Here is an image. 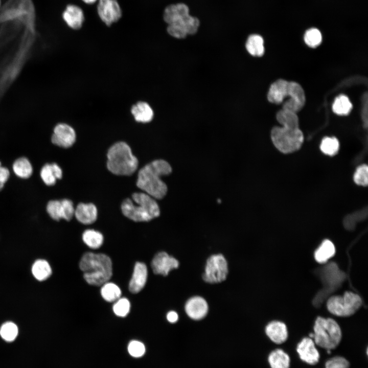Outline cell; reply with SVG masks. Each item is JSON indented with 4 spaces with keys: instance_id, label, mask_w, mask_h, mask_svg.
Listing matches in <instances>:
<instances>
[{
    "instance_id": "f6af8a7d",
    "label": "cell",
    "mask_w": 368,
    "mask_h": 368,
    "mask_svg": "<svg viewBox=\"0 0 368 368\" xmlns=\"http://www.w3.org/2000/svg\"><path fill=\"white\" fill-rule=\"evenodd\" d=\"M84 3L88 5L94 4L97 2L98 0H81Z\"/></svg>"
},
{
    "instance_id": "1f68e13d",
    "label": "cell",
    "mask_w": 368,
    "mask_h": 368,
    "mask_svg": "<svg viewBox=\"0 0 368 368\" xmlns=\"http://www.w3.org/2000/svg\"><path fill=\"white\" fill-rule=\"evenodd\" d=\"M352 108V104L348 97L344 95L337 97L332 104L333 111L341 116L347 115Z\"/></svg>"
},
{
    "instance_id": "ab89813d",
    "label": "cell",
    "mask_w": 368,
    "mask_h": 368,
    "mask_svg": "<svg viewBox=\"0 0 368 368\" xmlns=\"http://www.w3.org/2000/svg\"><path fill=\"white\" fill-rule=\"evenodd\" d=\"M128 351L131 356L138 358L142 357L145 353V347L141 341H131L128 346Z\"/></svg>"
},
{
    "instance_id": "ba28073f",
    "label": "cell",
    "mask_w": 368,
    "mask_h": 368,
    "mask_svg": "<svg viewBox=\"0 0 368 368\" xmlns=\"http://www.w3.org/2000/svg\"><path fill=\"white\" fill-rule=\"evenodd\" d=\"M228 273V265L221 254L213 255L207 261L202 278L209 283H217L224 281Z\"/></svg>"
},
{
    "instance_id": "52a82bcc",
    "label": "cell",
    "mask_w": 368,
    "mask_h": 368,
    "mask_svg": "<svg viewBox=\"0 0 368 368\" xmlns=\"http://www.w3.org/2000/svg\"><path fill=\"white\" fill-rule=\"evenodd\" d=\"M362 300L357 294L346 292L342 296H333L328 301V310L338 316H348L354 314L361 306Z\"/></svg>"
},
{
    "instance_id": "44dd1931",
    "label": "cell",
    "mask_w": 368,
    "mask_h": 368,
    "mask_svg": "<svg viewBox=\"0 0 368 368\" xmlns=\"http://www.w3.org/2000/svg\"><path fill=\"white\" fill-rule=\"evenodd\" d=\"M74 215L81 223L90 224L97 219V209L93 203H80L75 209Z\"/></svg>"
},
{
    "instance_id": "836d02e7",
    "label": "cell",
    "mask_w": 368,
    "mask_h": 368,
    "mask_svg": "<svg viewBox=\"0 0 368 368\" xmlns=\"http://www.w3.org/2000/svg\"><path fill=\"white\" fill-rule=\"evenodd\" d=\"M339 143L335 137H325L320 143V149L325 154L333 156L338 151Z\"/></svg>"
},
{
    "instance_id": "7c38bea8",
    "label": "cell",
    "mask_w": 368,
    "mask_h": 368,
    "mask_svg": "<svg viewBox=\"0 0 368 368\" xmlns=\"http://www.w3.org/2000/svg\"><path fill=\"white\" fill-rule=\"evenodd\" d=\"M76 140L74 129L65 123H59L55 126L51 136L52 143L60 147L66 148L71 147Z\"/></svg>"
},
{
    "instance_id": "484cf974",
    "label": "cell",
    "mask_w": 368,
    "mask_h": 368,
    "mask_svg": "<svg viewBox=\"0 0 368 368\" xmlns=\"http://www.w3.org/2000/svg\"><path fill=\"white\" fill-rule=\"evenodd\" d=\"M245 48L249 54L255 57H261L265 51L264 40L258 34L249 35L245 43Z\"/></svg>"
},
{
    "instance_id": "4fadbf2b",
    "label": "cell",
    "mask_w": 368,
    "mask_h": 368,
    "mask_svg": "<svg viewBox=\"0 0 368 368\" xmlns=\"http://www.w3.org/2000/svg\"><path fill=\"white\" fill-rule=\"evenodd\" d=\"M177 260L165 251L157 253L153 258L151 266L155 274L166 276L170 271L178 268Z\"/></svg>"
},
{
    "instance_id": "277c9868",
    "label": "cell",
    "mask_w": 368,
    "mask_h": 368,
    "mask_svg": "<svg viewBox=\"0 0 368 368\" xmlns=\"http://www.w3.org/2000/svg\"><path fill=\"white\" fill-rule=\"evenodd\" d=\"M139 162L129 145L123 142L115 143L107 152V167L118 175H130L137 169Z\"/></svg>"
},
{
    "instance_id": "5bb4252c",
    "label": "cell",
    "mask_w": 368,
    "mask_h": 368,
    "mask_svg": "<svg viewBox=\"0 0 368 368\" xmlns=\"http://www.w3.org/2000/svg\"><path fill=\"white\" fill-rule=\"evenodd\" d=\"M300 359L311 365H315L319 361L320 355L315 347V343L311 338H304L296 347Z\"/></svg>"
},
{
    "instance_id": "30bf717a",
    "label": "cell",
    "mask_w": 368,
    "mask_h": 368,
    "mask_svg": "<svg viewBox=\"0 0 368 368\" xmlns=\"http://www.w3.org/2000/svg\"><path fill=\"white\" fill-rule=\"evenodd\" d=\"M47 211L54 220L58 221L64 219L69 221L74 215L75 209L71 200L64 199L50 201L47 205Z\"/></svg>"
},
{
    "instance_id": "83f0119b",
    "label": "cell",
    "mask_w": 368,
    "mask_h": 368,
    "mask_svg": "<svg viewBox=\"0 0 368 368\" xmlns=\"http://www.w3.org/2000/svg\"><path fill=\"white\" fill-rule=\"evenodd\" d=\"M335 252L333 243L329 240H324L314 254L316 261L319 263H324L332 257Z\"/></svg>"
},
{
    "instance_id": "3957f363",
    "label": "cell",
    "mask_w": 368,
    "mask_h": 368,
    "mask_svg": "<svg viewBox=\"0 0 368 368\" xmlns=\"http://www.w3.org/2000/svg\"><path fill=\"white\" fill-rule=\"evenodd\" d=\"M121 210L124 216L135 222L149 221L160 215L155 199L145 192L134 193L132 199H125Z\"/></svg>"
},
{
    "instance_id": "7a4b0ae2",
    "label": "cell",
    "mask_w": 368,
    "mask_h": 368,
    "mask_svg": "<svg viewBox=\"0 0 368 368\" xmlns=\"http://www.w3.org/2000/svg\"><path fill=\"white\" fill-rule=\"evenodd\" d=\"M79 266L84 280L90 285L102 286L108 282L112 275L111 259L104 254L85 252L81 257Z\"/></svg>"
},
{
    "instance_id": "ee69618b",
    "label": "cell",
    "mask_w": 368,
    "mask_h": 368,
    "mask_svg": "<svg viewBox=\"0 0 368 368\" xmlns=\"http://www.w3.org/2000/svg\"><path fill=\"white\" fill-rule=\"evenodd\" d=\"M167 319L170 323H175L178 320V314L174 311H169L167 314Z\"/></svg>"
},
{
    "instance_id": "60d3db41",
    "label": "cell",
    "mask_w": 368,
    "mask_h": 368,
    "mask_svg": "<svg viewBox=\"0 0 368 368\" xmlns=\"http://www.w3.org/2000/svg\"><path fill=\"white\" fill-rule=\"evenodd\" d=\"M350 363L345 358L335 356L328 360L325 363V368H349Z\"/></svg>"
},
{
    "instance_id": "74e56055",
    "label": "cell",
    "mask_w": 368,
    "mask_h": 368,
    "mask_svg": "<svg viewBox=\"0 0 368 368\" xmlns=\"http://www.w3.org/2000/svg\"><path fill=\"white\" fill-rule=\"evenodd\" d=\"M167 31L168 34L177 39H183L188 34L180 21H177L168 25Z\"/></svg>"
},
{
    "instance_id": "bcb514c9",
    "label": "cell",
    "mask_w": 368,
    "mask_h": 368,
    "mask_svg": "<svg viewBox=\"0 0 368 368\" xmlns=\"http://www.w3.org/2000/svg\"><path fill=\"white\" fill-rule=\"evenodd\" d=\"M4 186V184L0 181V190H2Z\"/></svg>"
},
{
    "instance_id": "6da1fadb",
    "label": "cell",
    "mask_w": 368,
    "mask_h": 368,
    "mask_svg": "<svg viewBox=\"0 0 368 368\" xmlns=\"http://www.w3.org/2000/svg\"><path fill=\"white\" fill-rule=\"evenodd\" d=\"M172 171L171 165L166 160H154L140 170L136 186L153 198L161 199L168 191L167 186L161 178L169 175Z\"/></svg>"
},
{
    "instance_id": "e575fe53",
    "label": "cell",
    "mask_w": 368,
    "mask_h": 368,
    "mask_svg": "<svg viewBox=\"0 0 368 368\" xmlns=\"http://www.w3.org/2000/svg\"><path fill=\"white\" fill-rule=\"evenodd\" d=\"M304 39L307 45L314 48L321 42L322 36L319 30L316 28H311L305 32Z\"/></svg>"
},
{
    "instance_id": "7dc6e473",
    "label": "cell",
    "mask_w": 368,
    "mask_h": 368,
    "mask_svg": "<svg viewBox=\"0 0 368 368\" xmlns=\"http://www.w3.org/2000/svg\"><path fill=\"white\" fill-rule=\"evenodd\" d=\"M1 0H0V8H1Z\"/></svg>"
},
{
    "instance_id": "d590c367",
    "label": "cell",
    "mask_w": 368,
    "mask_h": 368,
    "mask_svg": "<svg viewBox=\"0 0 368 368\" xmlns=\"http://www.w3.org/2000/svg\"><path fill=\"white\" fill-rule=\"evenodd\" d=\"M130 303L125 297H120L114 302L112 310L114 313L119 317H125L130 311Z\"/></svg>"
},
{
    "instance_id": "7bdbcfd3",
    "label": "cell",
    "mask_w": 368,
    "mask_h": 368,
    "mask_svg": "<svg viewBox=\"0 0 368 368\" xmlns=\"http://www.w3.org/2000/svg\"><path fill=\"white\" fill-rule=\"evenodd\" d=\"M10 172L9 170L7 168L2 166L0 162V181L5 184L8 180Z\"/></svg>"
},
{
    "instance_id": "5b68a950",
    "label": "cell",
    "mask_w": 368,
    "mask_h": 368,
    "mask_svg": "<svg viewBox=\"0 0 368 368\" xmlns=\"http://www.w3.org/2000/svg\"><path fill=\"white\" fill-rule=\"evenodd\" d=\"M314 333H311L316 345L331 351L339 344L342 337L341 331L337 323L332 318L318 317L314 326Z\"/></svg>"
},
{
    "instance_id": "ffe728a7",
    "label": "cell",
    "mask_w": 368,
    "mask_h": 368,
    "mask_svg": "<svg viewBox=\"0 0 368 368\" xmlns=\"http://www.w3.org/2000/svg\"><path fill=\"white\" fill-rule=\"evenodd\" d=\"M265 332L269 339L276 344L284 343L288 337L286 325L279 321H273L269 323L266 327Z\"/></svg>"
},
{
    "instance_id": "b9f144b4",
    "label": "cell",
    "mask_w": 368,
    "mask_h": 368,
    "mask_svg": "<svg viewBox=\"0 0 368 368\" xmlns=\"http://www.w3.org/2000/svg\"><path fill=\"white\" fill-rule=\"evenodd\" d=\"M361 117L365 127L367 126V94H364L362 98Z\"/></svg>"
},
{
    "instance_id": "8fae6325",
    "label": "cell",
    "mask_w": 368,
    "mask_h": 368,
    "mask_svg": "<svg viewBox=\"0 0 368 368\" xmlns=\"http://www.w3.org/2000/svg\"><path fill=\"white\" fill-rule=\"evenodd\" d=\"M289 99L284 102L282 109L297 113L304 107L306 97L301 85L296 82H289Z\"/></svg>"
},
{
    "instance_id": "e0dca14e",
    "label": "cell",
    "mask_w": 368,
    "mask_h": 368,
    "mask_svg": "<svg viewBox=\"0 0 368 368\" xmlns=\"http://www.w3.org/2000/svg\"><path fill=\"white\" fill-rule=\"evenodd\" d=\"M62 17L66 24L74 30L80 29L84 21L83 11L80 7L74 4L66 6Z\"/></svg>"
},
{
    "instance_id": "8992f818",
    "label": "cell",
    "mask_w": 368,
    "mask_h": 368,
    "mask_svg": "<svg viewBox=\"0 0 368 368\" xmlns=\"http://www.w3.org/2000/svg\"><path fill=\"white\" fill-rule=\"evenodd\" d=\"M270 136L274 146L283 153H290L298 150L304 141V135L299 128L274 127Z\"/></svg>"
},
{
    "instance_id": "f35d334b",
    "label": "cell",
    "mask_w": 368,
    "mask_h": 368,
    "mask_svg": "<svg viewBox=\"0 0 368 368\" xmlns=\"http://www.w3.org/2000/svg\"><path fill=\"white\" fill-rule=\"evenodd\" d=\"M354 180L358 185L366 186L368 183V168L366 165L363 164L356 170L354 175Z\"/></svg>"
},
{
    "instance_id": "cb8c5ba5",
    "label": "cell",
    "mask_w": 368,
    "mask_h": 368,
    "mask_svg": "<svg viewBox=\"0 0 368 368\" xmlns=\"http://www.w3.org/2000/svg\"><path fill=\"white\" fill-rule=\"evenodd\" d=\"M31 272L34 278L38 281H43L49 278L52 273L49 263L44 259H38L33 264Z\"/></svg>"
},
{
    "instance_id": "d4e9b609",
    "label": "cell",
    "mask_w": 368,
    "mask_h": 368,
    "mask_svg": "<svg viewBox=\"0 0 368 368\" xmlns=\"http://www.w3.org/2000/svg\"><path fill=\"white\" fill-rule=\"evenodd\" d=\"M268 361L271 368H289L290 358L283 350L277 349L269 355Z\"/></svg>"
},
{
    "instance_id": "7402d4cb",
    "label": "cell",
    "mask_w": 368,
    "mask_h": 368,
    "mask_svg": "<svg viewBox=\"0 0 368 368\" xmlns=\"http://www.w3.org/2000/svg\"><path fill=\"white\" fill-rule=\"evenodd\" d=\"M62 176V170L56 163L47 164L42 167L40 171V177L47 186L54 185L56 180L61 179Z\"/></svg>"
},
{
    "instance_id": "d6986e66",
    "label": "cell",
    "mask_w": 368,
    "mask_h": 368,
    "mask_svg": "<svg viewBox=\"0 0 368 368\" xmlns=\"http://www.w3.org/2000/svg\"><path fill=\"white\" fill-rule=\"evenodd\" d=\"M189 14V8L186 4L181 3L171 4L164 9L163 19L169 25L180 20Z\"/></svg>"
},
{
    "instance_id": "9c48e42d",
    "label": "cell",
    "mask_w": 368,
    "mask_h": 368,
    "mask_svg": "<svg viewBox=\"0 0 368 368\" xmlns=\"http://www.w3.org/2000/svg\"><path fill=\"white\" fill-rule=\"evenodd\" d=\"M97 13L100 19L107 26L118 21L122 10L117 0H98Z\"/></svg>"
},
{
    "instance_id": "4dcf8cb0",
    "label": "cell",
    "mask_w": 368,
    "mask_h": 368,
    "mask_svg": "<svg viewBox=\"0 0 368 368\" xmlns=\"http://www.w3.org/2000/svg\"><path fill=\"white\" fill-rule=\"evenodd\" d=\"M82 239L84 243L92 249H97L103 244V236L98 231L94 229H87L82 235Z\"/></svg>"
},
{
    "instance_id": "603a6c76",
    "label": "cell",
    "mask_w": 368,
    "mask_h": 368,
    "mask_svg": "<svg viewBox=\"0 0 368 368\" xmlns=\"http://www.w3.org/2000/svg\"><path fill=\"white\" fill-rule=\"evenodd\" d=\"M135 120L138 122H150L153 117V111L150 106L145 102H139L131 110Z\"/></svg>"
},
{
    "instance_id": "2e32d148",
    "label": "cell",
    "mask_w": 368,
    "mask_h": 368,
    "mask_svg": "<svg viewBox=\"0 0 368 368\" xmlns=\"http://www.w3.org/2000/svg\"><path fill=\"white\" fill-rule=\"evenodd\" d=\"M148 277V270L146 264L137 262L135 263L131 278L129 283V290L132 293L140 292L144 287Z\"/></svg>"
},
{
    "instance_id": "ac0fdd59",
    "label": "cell",
    "mask_w": 368,
    "mask_h": 368,
    "mask_svg": "<svg viewBox=\"0 0 368 368\" xmlns=\"http://www.w3.org/2000/svg\"><path fill=\"white\" fill-rule=\"evenodd\" d=\"M288 94L289 81L280 79L270 85L267 93V99L270 103L279 104L288 97Z\"/></svg>"
},
{
    "instance_id": "9a60e30c",
    "label": "cell",
    "mask_w": 368,
    "mask_h": 368,
    "mask_svg": "<svg viewBox=\"0 0 368 368\" xmlns=\"http://www.w3.org/2000/svg\"><path fill=\"white\" fill-rule=\"evenodd\" d=\"M185 309L189 317L194 320H199L206 316L209 307L206 301L203 297L195 296L187 301Z\"/></svg>"
},
{
    "instance_id": "8d00e7d4",
    "label": "cell",
    "mask_w": 368,
    "mask_h": 368,
    "mask_svg": "<svg viewBox=\"0 0 368 368\" xmlns=\"http://www.w3.org/2000/svg\"><path fill=\"white\" fill-rule=\"evenodd\" d=\"M180 21L188 35H193L197 33L200 26V21L197 17L189 14Z\"/></svg>"
},
{
    "instance_id": "f546056e",
    "label": "cell",
    "mask_w": 368,
    "mask_h": 368,
    "mask_svg": "<svg viewBox=\"0 0 368 368\" xmlns=\"http://www.w3.org/2000/svg\"><path fill=\"white\" fill-rule=\"evenodd\" d=\"M101 294L106 302H114L121 296V290L116 284L107 282L101 286Z\"/></svg>"
},
{
    "instance_id": "4316f807",
    "label": "cell",
    "mask_w": 368,
    "mask_h": 368,
    "mask_svg": "<svg viewBox=\"0 0 368 368\" xmlns=\"http://www.w3.org/2000/svg\"><path fill=\"white\" fill-rule=\"evenodd\" d=\"M276 119L282 125V127L289 128H299L298 118L295 112L282 109L277 113Z\"/></svg>"
},
{
    "instance_id": "d6a6232c",
    "label": "cell",
    "mask_w": 368,
    "mask_h": 368,
    "mask_svg": "<svg viewBox=\"0 0 368 368\" xmlns=\"http://www.w3.org/2000/svg\"><path fill=\"white\" fill-rule=\"evenodd\" d=\"M18 333V327L12 321L5 322L0 328V335L7 342L13 341L16 338Z\"/></svg>"
},
{
    "instance_id": "f1b7e54d",
    "label": "cell",
    "mask_w": 368,
    "mask_h": 368,
    "mask_svg": "<svg viewBox=\"0 0 368 368\" xmlns=\"http://www.w3.org/2000/svg\"><path fill=\"white\" fill-rule=\"evenodd\" d=\"M14 173L19 177L28 178L33 172V168L29 159L22 157L17 159L13 164Z\"/></svg>"
}]
</instances>
